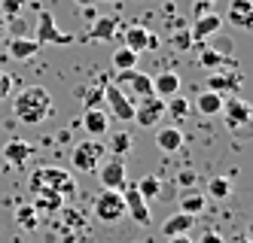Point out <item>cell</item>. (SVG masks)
Listing matches in <instances>:
<instances>
[{"label":"cell","instance_id":"cell-1","mask_svg":"<svg viewBox=\"0 0 253 243\" xmlns=\"http://www.w3.org/2000/svg\"><path fill=\"white\" fill-rule=\"evenodd\" d=\"M12 116L22 125H40L52 116V95L43 85H28L12 98Z\"/></svg>","mask_w":253,"mask_h":243},{"label":"cell","instance_id":"cell-2","mask_svg":"<svg viewBox=\"0 0 253 243\" xmlns=\"http://www.w3.org/2000/svg\"><path fill=\"white\" fill-rule=\"evenodd\" d=\"M34 192H55L61 198H70V195H77V179L70 171H64L58 164H43L31 176V195Z\"/></svg>","mask_w":253,"mask_h":243},{"label":"cell","instance_id":"cell-3","mask_svg":"<svg viewBox=\"0 0 253 243\" xmlns=\"http://www.w3.org/2000/svg\"><path fill=\"white\" fill-rule=\"evenodd\" d=\"M113 85L122 91L125 98H128L131 104H137L140 98H150L153 95V76L143 70H116L113 73Z\"/></svg>","mask_w":253,"mask_h":243},{"label":"cell","instance_id":"cell-4","mask_svg":"<svg viewBox=\"0 0 253 243\" xmlns=\"http://www.w3.org/2000/svg\"><path fill=\"white\" fill-rule=\"evenodd\" d=\"M104 158H107V146L98 140H83L70 149V167L80 174H95Z\"/></svg>","mask_w":253,"mask_h":243},{"label":"cell","instance_id":"cell-5","mask_svg":"<svg viewBox=\"0 0 253 243\" xmlns=\"http://www.w3.org/2000/svg\"><path fill=\"white\" fill-rule=\"evenodd\" d=\"M92 213L101 225H116V222L125 219V201L122 192H110V189H101V195L92 204Z\"/></svg>","mask_w":253,"mask_h":243},{"label":"cell","instance_id":"cell-6","mask_svg":"<svg viewBox=\"0 0 253 243\" xmlns=\"http://www.w3.org/2000/svg\"><path fill=\"white\" fill-rule=\"evenodd\" d=\"M34 40H37V46H70V43H77V36L61 31L49 9H40V15H37V36H34Z\"/></svg>","mask_w":253,"mask_h":243},{"label":"cell","instance_id":"cell-7","mask_svg":"<svg viewBox=\"0 0 253 243\" xmlns=\"http://www.w3.org/2000/svg\"><path fill=\"white\" fill-rule=\"evenodd\" d=\"M220 116L226 122L229 131H241L247 122H250V104L238 95H232V98H223V109H220Z\"/></svg>","mask_w":253,"mask_h":243},{"label":"cell","instance_id":"cell-8","mask_svg":"<svg viewBox=\"0 0 253 243\" xmlns=\"http://www.w3.org/2000/svg\"><path fill=\"white\" fill-rule=\"evenodd\" d=\"M104 101L110 106V116L116 122H134V104L125 98L113 82H104Z\"/></svg>","mask_w":253,"mask_h":243},{"label":"cell","instance_id":"cell-9","mask_svg":"<svg viewBox=\"0 0 253 243\" xmlns=\"http://www.w3.org/2000/svg\"><path fill=\"white\" fill-rule=\"evenodd\" d=\"M162 116H165V101L150 95V98H140L134 104V122L140 128H156V122H162Z\"/></svg>","mask_w":253,"mask_h":243},{"label":"cell","instance_id":"cell-10","mask_svg":"<svg viewBox=\"0 0 253 243\" xmlns=\"http://www.w3.org/2000/svg\"><path fill=\"white\" fill-rule=\"evenodd\" d=\"M98 179H101V189H110V192H122L125 189V161L122 158H107L98 167Z\"/></svg>","mask_w":253,"mask_h":243},{"label":"cell","instance_id":"cell-11","mask_svg":"<svg viewBox=\"0 0 253 243\" xmlns=\"http://www.w3.org/2000/svg\"><path fill=\"white\" fill-rule=\"evenodd\" d=\"M34 152H37V146L28 143V140H22V137H15V140H9L3 146V158H6L9 167H15V171H25L28 161L34 158Z\"/></svg>","mask_w":253,"mask_h":243},{"label":"cell","instance_id":"cell-12","mask_svg":"<svg viewBox=\"0 0 253 243\" xmlns=\"http://www.w3.org/2000/svg\"><path fill=\"white\" fill-rule=\"evenodd\" d=\"M122 201H125V216H131L137 225H143L147 228L150 225V204L140 198V192L137 189H122Z\"/></svg>","mask_w":253,"mask_h":243},{"label":"cell","instance_id":"cell-13","mask_svg":"<svg viewBox=\"0 0 253 243\" xmlns=\"http://www.w3.org/2000/svg\"><path fill=\"white\" fill-rule=\"evenodd\" d=\"M208 91H216V95H223V98L238 95V91H241V73H223V70L211 73Z\"/></svg>","mask_w":253,"mask_h":243},{"label":"cell","instance_id":"cell-14","mask_svg":"<svg viewBox=\"0 0 253 243\" xmlns=\"http://www.w3.org/2000/svg\"><path fill=\"white\" fill-rule=\"evenodd\" d=\"M77 122L83 125L85 134H92V140H95V137H104V134H110V116H107L104 109H85V113H83Z\"/></svg>","mask_w":253,"mask_h":243},{"label":"cell","instance_id":"cell-15","mask_svg":"<svg viewBox=\"0 0 253 243\" xmlns=\"http://www.w3.org/2000/svg\"><path fill=\"white\" fill-rule=\"evenodd\" d=\"M229 25L250 31L253 28V0H229V9H226Z\"/></svg>","mask_w":253,"mask_h":243},{"label":"cell","instance_id":"cell-16","mask_svg":"<svg viewBox=\"0 0 253 243\" xmlns=\"http://www.w3.org/2000/svg\"><path fill=\"white\" fill-rule=\"evenodd\" d=\"M223 28V18L216 15V12H208V15H202V18H195V25L189 28V36H192V43H205V40H211V36Z\"/></svg>","mask_w":253,"mask_h":243},{"label":"cell","instance_id":"cell-17","mask_svg":"<svg viewBox=\"0 0 253 243\" xmlns=\"http://www.w3.org/2000/svg\"><path fill=\"white\" fill-rule=\"evenodd\" d=\"M153 95L162 98V101L177 98V95H180V73H174V70L156 73V79H153Z\"/></svg>","mask_w":253,"mask_h":243},{"label":"cell","instance_id":"cell-18","mask_svg":"<svg viewBox=\"0 0 253 243\" xmlns=\"http://www.w3.org/2000/svg\"><path fill=\"white\" fill-rule=\"evenodd\" d=\"M183 143H186V137H183V131H180L177 125L159 128V131H156V146L162 149V152H180V149H183Z\"/></svg>","mask_w":253,"mask_h":243},{"label":"cell","instance_id":"cell-19","mask_svg":"<svg viewBox=\"0 0 253 243\" xmlns=\"http://www.w3.org/2000/svg\"><path fill=\"white\" fill-rule=\"evenodd\" d=\"M6 49H9V58L12 61H31L34 55L40 52V46H37L34 36H12Z\"/></svg>","mask_w":253,"mask_h":243},{"label":"cell","instance_id":"cell-20","mask_svg":"<svg viewBox=\"0 0 253 243\" xmlns=\"http://www.w3.org/2000/svg\"><path fill=\"white\" fill-rule=\"evenodd\" d=\"M192 225H195V216H189V213H174V216H168L165 222H162V234L171 240V237H180V234H189Z\"/></svg>","mask_w":253,"mask_h":243},{"label":"cell","instance_id":"cell-21","mask_svg":"<svg viewBox=\"0 0 253 243\" xmlns=\"http://www.w3.org/2000/svg\"><path fill=\"white\" fill-rule=\"evenodd\" d=\"M116 18H95L92 25H88V34H85V40H92V43H107V40H113L116 36Z\"/></svg>","mask_w":253,"mask_h":243},{"label":"cell","instance_id":"cell-22","mask_svg":"<svg viewBox=\"0 0 253 243\" xmlns=\"http://www.w3.org/2000/svg\"><path fill=\"white\" fill-rule=\"evenodd\" d=\"M195 109L202 116H220V109H223V95H216V91H202V95L195 98Z\"/></svg>","mask_w":253,"mask_h":243},{"label":"cell","instance_id":"cell-23","mask_svg":"<svg viewBox=\"0 0 253 243\" xmlns=\"http://www.w3.org/2000/svg\"><path fill=\"white\" fill-rule=\"evenodd\" d=\"M34 210L43 213H61L64 210V198L55 192H34Z\"/></svg>","mask_w":253,"mask_h":243},{"label":"cell","instance_id":"cell-24","mask_svg":"<svg viewBox=\"0 0 253 243\" xmlns=\"http://www.w3.org/2000/svg\"><path fill=\"white\" fill-rule=\"evenodd\" d=\"M107 149L113 152V158H122V155H128L131 152V146H134V137H131V131H113L110 137H107Z\"/></svg>","mask_w":253,"mask_h":243},{"label":"cell","instance_id":"cell-25","mask_svg":"<svg viewBox=\"0 0 253 243\" xmlns=\"http://www.w3.org/2000/svg\"><path fill=\"white\" fill-rule=\"evenodd\" d=\"M147 40H150V31L143 25H128L125 28V46H128L131 52H147Z\"/></svg>","mask_w":253,"mask_h":243},{"label":"cell","instance_id":"cell-26","mask_svg":"<svg viewBox=\"0 0 253 243\" xmlns=\"http://www.w3.org/2000/svg\"><path fill=\"white\" fill-rule=\"evenodd\" d=\"M15 222H19V228H25V231H37L40 213L34 210V204H22V207H15Z\"/></svg>","mask_w":253,"mask_h":243},{"label":"cell","instance_id":"cell-27","mask_svg":"<svg viewBox=\"0 0 253 243\" xmlns=\"http://www.w3.org/2000/svg\"><path fill=\"white\" fill-rule=\"evenodd\" d=\"M205 195L202 192H186V195H180V213H189V216H198L205 210Z\"/></svg>","mask_w":253,"mask_h":243},{"label":"cell","instance_id":"cell-28","mask_svg":"<svg viewBox=\"0 0 253 243\" xmlns=\"http://www.w3.org/2000/svg\"><path fill=\"white\" fill-rule=\"evenodd\" d=\"M110 61H113V70H134L137 67V52H131L128 46H119Z\"/></svg>","mask_w":253,"mask_h":243},{"label":"cell","instance_id":"cell-29","mask_svg":"<svg viewBox=\"0 0 253 243\" xmlns=\"http://www.w3.org/2000/svg\"><path fill=\"white\" fill-rule=\"evenodd\" d=\"M134 189L140 192V198H143V201L150 204V201H156V198L162 195V182H159V176H153V174H150V176H143V179L134 185Z\"/></svg>","mask_w":253,"mask_h":243},{"label":"cell","instance_id":"cell-30","mask_svg":"<svg viewBox=\"0 0 253 243\" xmlns=\"http://www.w3.org/2000/svg\"><path fill=\"white\" fill-rule=\"evenodd\" d=\"M208 195H211L213 201H226V198L232 195L229 176H211V179H208Z\"/></svg>","mask_w":253,"mask_h":243},{"label":"cell","instance_id":"cell-31","mask_svg":"<svg viewBox=\"0 0 253 243\" xmlns=\"http://www.w3.org/2000/svg\"><path fill=\"white\" fill-rule=\"evenodd\" d=\"M104 82H107V79H101V82H95L92 88L83 91V104H85V109H101V104H104Z\"/></svg>","mask_w":253,"mask_h":243},{"label":"cell","instance_id":"cell-32","mask_svg":"<svg viewBox=\"0 0 253 243\" xmlns=\"http://www.w3.org/2000/svg\"><path fill=\"white\" fill-rule=\"evenodd\" d=\"M165 113H171L174 122H183L189 116V101L186 98H168L165 101Z\"/></svg>","mask_w":253,"mask_h":243},{"label":"cell","instance_id":"cell-33","mask_svg":"<svg viewBox=\"0 0 253 243\" xmlns=\"http://www.w3.org/2000/svg\"><path fill=\"white\" fill-rule=\"evenodd\" d=\"M25 6H28V0H0V15L3 18H19Z\"/></svg>","mask_w":253,"mask_h":243},{"label":"cell","instance_id":"cell-34","mask_svg":"<svg viewBox=\"0 0 253 243\" xmlns=\"http://www.w3.org/2000/svg\"><path fill=\"white\" fill-rule=\"evenodd\" d=\"M220 64H226V52H213V49H205V52H202V67L216 70Z\"/></svg>","mask_w":253,"mask_h":243},{"label":"cell","instance_id":"cell-35","mask_svg":"<svg viewBox=\"0 0 253 243\" xmlns=\"http://www.w3.org/2000/svg\"><path fill=\"white\" fill-rule=\"evenodd\" d=\"M174 46H177L180 52H189V46H192L189 31H177V34H174Z\"/></svg>","mask_w":253,"mask_h":243},{"label":"cell","instance_id":"cell-36","mask_svg":"<svg viewBox=\"0 0 253 243\" xmlns=\"http://www.w3.org/2000/svg\"><path fill=\"white\" fill-rule=\"evenodd\" d=\"M9 95H12V76L0 70V101H6Z\"/></svg>","mask_w":253,"mask_h":243},{"label":"cell","instance_id":"cell-37","mask_svg":"<svg viewBox=\"0 0 253 243\" xmlns=\"http://www.w3.org/2000/svg\"><path fill=\"white\" fill-rule=\"evenodd\" d=\"M192 243H223V237L216 234V231H205L202 237H198V240H192Z\"/></svg>","mask_w":253,"mask_h":243},{"label":"cell","instance_id":"cell-38","mask_svg":"<svg viewBox=\"0 0 253 243\" xmlns=\"http://www.w3.org/2000/svg\"><path fill=\"white\" fill-rule=\"evenodd\" d=\"M195 179H198V176H195V171H183L177 182H180V185H186V189H189V185H195Z\"/></svg>","mask_w":253,"mask_h":243},{"label":"cell","instance_id":"cell-39","mask_svg":"<svg viewBox=\"0 0 253 243\" xmlns=\"http://www.w3.org/2000/svg\"><path fill=\"white\" fill-rule=\"evenodd\" d=\"M208 12H211V3H195V18H202Z\"/></svg>","mask_w":253,"mask_h":243},{"label":"cell","instance_id":"cell-40","mask_svg":"<svg viewBox=\"0 0 253 243\" xmlns=\"http://www.w3.org/2000/svg\"><path fill=\"white\" fill-rule=\"evenodd\" d=\"M159 49V36L156 34H150V40H147V52H156Z\"/></svg>","mask_w":253,"mask_h":243},{"label":"cell","instance_id":"cell-41","mask_svg":"<svg viewBox=\"0 0 253 243\" xmlns=\"http://www.w3.org/2000/svg\"><path fill=\"white\" fill-rule=\"evenodd\" d=\"M168 243H192V237L189 234H180V237H171Z\"/></svg>","mask_w":253,"mask_h":243},{"label":"cell","instance_id":"cell-42","mask_svg":"<svg viewBox=\"0 0 253 243\" xmlns=\"http://www.w3.org/2000/svg\"><path fill=\"white\" fill-rule=\"evenodd\" d=\"M85 9V18H88V22H95V18H98V12H95V6H83Z\"/></svg>","mask_w":253,"mask_h":243},{"label":"cell","instance_id":"cell-43","mask_svg":"<svg viewBox=\"0 0 253 243\" xmlns=\"http://www.w3.org/2000/svg\"><path fill=\"white\" fill-rule=\"evenodd\" d=\"M70 140V131H58V143H67Z\"/></svg>","mask_w":253,"mask_h":243},{"label":"cell","instance_id":"cell-44","mask_svg":"<svg viewBox=\"0 0 253 243\" xmlns=\"http://www.w3.org/2000/svg\"><path fill=\"white\" fill-rule=\"evenodd\" d=\"M74 3H77V6H92L95 0H74Z\"/></svg>","mask_w":253,"mask_h":243},{"label":"cell","instance_id":"cell-45","mask_svg":"<svg viewBox=\"0 0 253 243\" xmlns=\"http://www.w3.org/2000/svg\"><path fill=\"white\" fill-rule=\"evenodd\" d=\"M3 34H6V18L0 15V36H3Z\"/></svg>","mask_w":253,"mask_h":243},{"label":"cell","instance_id":"cell-46","mask_svg":"<svg viewBox=\"0 0 253 243\" xmlns=\"http://www.w3.org/2000/svg\"><path fill=\"white\" fill-rule=\"evenodd\" d=\"M235 243H250V234H241V237L235 240Z\"/></svg>","mask_w":253,"mask_h":243},{"label":"cell","instance_id":"cell-47","mask_svg":"<svg viewBox=\"0 0 253 243\" xmlns=\"http://www.w3.org/2000/svg\"><path fill=\"white\" fill-rule=\"evenodd\" d=\"M195 3H211V6H213V0H195Z\"/></svg>","mask_w":253,"mask_h":243},{"label":"cell","instance_id":"cell-48","mask_svg":"<svg viewBox=\"0 0 253 243\" xmlns=\"http://www.w3.org/2000/svg\"><path fill=\"white\" fill-rule=\"evenodd\" d=\"M107 3H116V0H107Z\"/></svg>","mask_w":253,"mask_h":243}]
</instances>
